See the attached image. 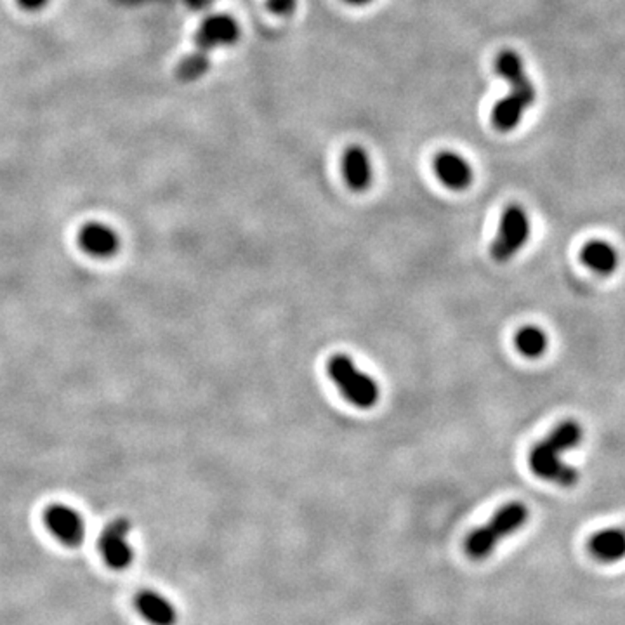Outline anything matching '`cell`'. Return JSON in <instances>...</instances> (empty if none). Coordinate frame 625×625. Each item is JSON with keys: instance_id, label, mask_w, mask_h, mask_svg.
Masks as SVG:
<instances>
[{"instance_id": "1", "label": "cell", "mask_w": 625, "mask_h": 625, "mask_svg": "<svg viewBox=\"0 0 625 625\" xmlns=\"http://www.w3.org/2000/svg\"><path fill=\"white\" fill-rule=\"evenodd\" d=\"M583 438L582 426L574 420L559 422L549 434L539 441L528 456L530 469L547 483H554L563 488H572L579 483V471L566 464L561 456L581 445Z\"/></svg>"}, {"instance_id": "2", "label": "cell", "mask_w": 625, "mask_h": 625, "mask_svg": "<svg viewBox=\"0 0 625 625\" xmlns=\"http://www.w3.org/2000/svg\"><path fill=\"white\" fill-rule=\"evenodd\" d=\"M496 72L509 82L511 92L494 106L492 124L500 132H511L521 122L525 110L535 103L537 92L525 72L523 59L514 51L505 49L500 52L496 59Z\"/></svg>"}, {"instance_id": "3", "label": "cell", "mask_w": 625, "mask_h": 625, "mask_svg": "<svg viewBox=\"0 0 625 625\" xmlns=\"http://www.w3.org/2000/svg\"><path fill=\"white\" fill-rule=\"evenodd\" d=\"M240 37L238 23L228 14H215L207 18L197 34V51L184 58L177 70L176 77L181 82H195L202 79L210 66V52L221 45H231Z\"/></svg>"}, {"instance_id": "4", "label": "cell", "mask_w": 625, "mask_h": 625, "mask_svg": "<svg viewBox=\"0 0 625 625\" xmlns=\"http://www.w3.org/2000/svg\"><path fill=\"white\" fill-rule=\"evenodd\" d=\"M530 520V511L523 502H511L499 509L494 518L471 532L464 542V551L473 561L487 559L500 542L520 532Z\"/></svg>"}, {"instance_id": "5", "label": "cell", "mask_w": 625, "mask_h": 625, "mask_svg": "<svg viewBox=\"0 0 625 625\" xmlns=\"http://www.w3.org/2000/svg\"><path fill=\"white\" fill-rule=\"evenodd\" d=\"M327 372L344 398L355 407L369 410L377 405L380 396L379 384L371 375L362 372L348 355H333L327 363Z\"/></svg>"}, {"instance_id": "6", "label": "cell", "mask_w": 625, "mask_h": 625, "mask_svg": "<svg viewBox=\"0 0 625 625\" xmlns=\"http://www.w3.org/2000/svg\"><path fill=\"white\" fill-rule=\"evenodd\" d=\"M530 233H532V224L527 210L518 204L507 206L500 217L497 238L492 244V257L497 262L511 261L527 246Z\"/></svg>"}, {"instance_id": "7", "label": "cell", "mask_w": 625, "mask_h": 625, "mask_svg": "<svg viewBox=\"0 0 625 625\" xmlns=\"http://www.w3.org/2000/svg\"><path fill=\"white\" fill-rule=\"evenodd\" d=\"M130 523L127 518H115L106 525L99 537V551L105 563L117 572L129 568L134 561V549L129 542Z\"/></svg>"}, {"instance_id": "8", "label": "cell", "mask_w": 625, "mask_h": 625, "mask_svg": "<svg viewBox=\"0 0 625 625\" xmlns=\"http://www.w3.org/2000/svg\"><path fill=\"white\" fill-rule=\"evenodd\" d=\"M45 525L49 530L68 547H79L85 539V523L82 516L70 505L54 504L45 511Z\"/></svg>"}, {"instance_id": "9", "label": "cell", "mask_w": 625, "mask_h": 625, "mask_svg": "<svg viewBox=\"0 0 625 625\" xmlns=\"http://www.w3.org/2000/svg\"><path fill=\"white\" fill-rule=\"evenodd\" d=\"M137 613L152 625L177 624V610L164 594L153 589H143L134 598Z\"/></svg>"}, {"instance_id": "10", "label": "cell", "mask_w": 625, "mask_h": 625, "mask_svg": "<svg viewBox=\"0 0 625 625\" xmlns=\"http://www.w3.org/2000/svg\"><path fill=\"white\" fill-rule=\"evenodd\" d=\"M79 244L89 255L106 259L117 254L121 247V238L115 230L106 224L87 223L79 233Z\"/></svg>"}, {"instance_id": "11", "label": "cell", "mask_w": 625, "mask_h": 625, "mask_svg": "<svg viewBox=\"0 0 625 625\" xmlns=\"http://www.w3.org/2000/svg\"><path fill=\"white\" fill-rule=\"evenodd\" d=\"M434 172L438 179L454 191H462L473 183V168L456 152H440L434 159Z\"/></svg>"}, {"instance_id": "12", "label": "cell", "mask_w": 625, "mask_h": 625, "mask_svg": "<svg viewBox=\"0 0 625 625\" xmlns=\"http://www.w3.org/2000/svg\"><path fill=\"white\" fill-rule=\"evenodd\" d=\"M342 174L353 191H365L372 184V164L365 148L353 145L342 155Z\"/></svg>"}, {"instance_id": "13", "label": "cell", "mask_w": 625, "mask_h": 625, "mask_svg": "<svg viewBox=\"0 0 625 625\" xmlns=\"http://www.w3.org/2000/svg\"><path fill=\"white\" fill-rule=\"evenodd\" d=\"M587 549L599 563L612 565L622 561L625 558L624 528H606L596 532L587 542Z\"/></svg>"}, {"instance_id": "14", "label": "cell", "mask_w": 625, "mask_h": 625, "mask_svg": "<svg viewBox=\"0 0 625 625\" xmlns=\"http://www.w3.org/2000/svg\"><path fill=\"white\" fill-rule=\"evenodd\" d=\"M581 261L585 268L601 277L613 275L621 266L619 252L605 240L587 242L581 250Z\"/></svg>"}, {"instance_id": "15", "label": "cell", "mask_w": 625, "mask_h": 625, "mask_svg": "<svg viewBox=\"0 0 625 625\" xmlns=\"http://www.w3.org/2000/svg\"><path fill=\"white\" fill-rule=\"evenodd\" d=\"M514 344H516V349L523 356H527L530 360H537L545 355V351L549 348V337L542 331L541 327L527 325L516 332Z\"/></svg>"}, {"instance_id": "16", "label": "cell", "mask_w": 625, "mask_h": 625, "mask_svg": "<svg viewBox=\"0 0 625 625\" xmlns=\"http://www.w3.org/2000/svg\"><path fill=\"white\" fill-rule=\"evenodd\" d=\"M297 0H268V9L277 16H291L295 11Z\"/></svg>"}, {"instance_id": "17", "label": "cell", "mask_w": 625, "mask_h": 625, "mask_svg": "<svg viewBox=\"0 0 625 625\" xmlns=\"http://www.w3.org/2000/svg\"><path fill=\"white\" fill-rule=\"evenodd\" d=\"M18 4L27 11H41L49 4V0H18Z\"/></svg>"}, {"instance_id": "18", "label": "cell", "mask_w": 625, "mask_h": 625, "mask_svg": "<svg viewBox=\"0 0 625 625\" xmlns=\"http://www.w3.org/2000/svg\"><path fill=\"white\" fill-rule=\"evenodd\" d=\"M344 2H348L351 5H365V4H371L372 0H344Z\"/></svg>"}]
</instances>
